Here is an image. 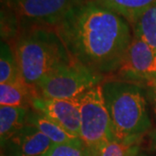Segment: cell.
Returning a JSON list of instances; mask_svg holds the SVG:
<instances>
[{"label":"cell","instance_id":"obj_1","mask_svg":"<svg viewBox=\"0 0 156 156\" xmlns=\"http://www.w3.org/2000/svg\"><path fill=\"white\" fill-rule=\"evenodd\" d=\"M53 28L73 61L102 76L116 71L133 38L130 24L95 0L75 7Z\"/></svg>","mask_w":156,"mask_h":156},{"label":"cell","instance_id":"obj_2","mask_svg":"<svg viewBox=\"0 0 156 156\" xmlns=\"http://www.w3.org/2000/svg\"><path fill=\"white\" fill-rule=\"evenodd\" d=\"M11 47L20 76L33 87L54 69L73 62L58 34L49 26L23 27Z\"/></svg>","mask_w":156,"mask_h":156},{"label":"cell","instance_id":"obj_3","mask_svg":"<svg viewBox=\"0 0 156 156\" xmlns=\"http://www.w3.org/2000/svg\"><path fill=\"white\" fill-rule=\"evenodd\" d=\"M101 87L115 139L140 140L152 127L145 87L116 79Z\"/></svg>","mask_w":156,"mask_h":156},{"label":"cell","instance_id":"obj_4","mask_svg":"<svg viewBox=\"0 0 156 156\" xmlns=\"http://www.w3.org/2000/svg\"><path fill=\"white\" fill-rule=\"evenodd\" d=\"M103 76L73 61L46 75L36 89L40 97L72 100L96 85L101 84Z\"/></svg>","mask_w":156,"mask_h":156},{"label":"cell","instance_id":"obj_5","mask_svg":"<svg viewBox=\"0 0 156 156\" xmlns=\"http://www.w3.org/2000/svg\"><path fill=\"white\" fill-rule=\"evenodd\" d=\"M81 115L80 138L90 151L114 140L110 117L101 84L87 90L77 98Z\"/></svg>","mask_w":156,"mask_h":156},{"label":"cell","instance_id":"obj_6","mask_svg":"<svg viewBox=\"0 0 156 156\" xmlns=\"http://www.w3.org/2000/svg\"><path fill=\"white\" fill-rule=\"evenodd\" d=\"M86 0H4L16 16L20 29L42 25L54 27L75 7Z\"/></svg>","mask_w":156,"mask_h":156},{"label":"cell","instance_id":"obj_7","mask_svg":"<svg viewBox=\"0 0 156 156\" xmlns=\"http://www.w3.org/2000/svg\"><path fill=\"white\" fill-rule=\"evenodd\" d=\"M115 74L116 80L140 84L148 89L156 86V52L133 35Z\"/></svg>","mask_w":156,"mask_h":156},{"label":"cell","instance_id":"obj_8","mask_svg":"<svg viewBox=\"0 0 156 156\" xmlns=\"http://www.w3.org/2000/svg\"><path fill=\"white\" fill-rule=\"evenodd\" d=\"M32 108L49 117L68 133L80 138L81 115L77 98L68 100L38 96L34 99Z\"/></svg>","mask_w":156,"mask_h":156},{"label":"cell","instance_id":"obj_9","mask_svg":"<svg viewBox=\"0 0 156 156\" xmlns=\"http://www.w3.org/2000/svg\"><path fill=\"white\" fill-rule=\"evenodd\" d=\"M53 145L37 128L26 124L1 145L2 156H44Z\"/></svg>","mask_w":156,"mask_h":156},{"label":"cell","instance_id":"obj_10","mask_svg":"<svg viewBox=\"0 0 156 156\" xmlns=\"http://www.w3.org/2000/svg\"><path fill=\"white\" fill-rule=\"evenodd\" d=\"M39 95L36 87L26 83L21 76L0 83V105L32 108V102Z\"/></svg>","mask_w":156,"mask_h":156},{"label":"cell","instance_id":"obj_11","mask_svg":"<svg viewBox=\"0 0 156 156\" xmlns=\"http://www.w3.org/2000/svg\"><path fill=\"white\" fill-rule=\"evenodd\" d=\"M27 124L32 125L42 132L54 144L73 143L80 140V138L74 136L60 127L44 114L30 108L27 117Z\"/></svg>","mask_w":156,"mask_h":156},{"label":"cell","instance_id":"obj_12","mask_svg":"<svg viewBox=\"0 0 156 156\" xmlns=\"http://www.w3.org/2000/svg\"><path fill=\"white\" fill-rule=\"evenodd\" d=\"M100 5L123 17L133 27L141 15L156 0H95Z\"/></svg>","mask_w":156,"mask_h":156},{"label":"cell","instance_id":"obj_13","mask_svg":"<svg viewBox=\"0 0 156 156\" xmlns=\"http://www.w3.org/2000/svg\"><path fill=\"white\" fill-rule=\"evenodd\" d=\"M30 110V108L0 106L1 145L27 124Z\"/></svg>","mask_w":156,"mask_h":156},{"label":"cell","instance_id":"obj_14","mask_svg":"<svg viewBox=\"0 0 156 156\" xmlns=\"http://www.w3.org/2000/svg\"><path fill=\"white\" fill-rule=\"evenodd\" d=\"M132 28L133 35L144 41L156 52V3L141 15Z\"/></svg>","mask_w":156,"mask_h":156},{"label":"cell","instance_id":"obj_15","mask_svg":"<svg viewBox=\"0 0 156 156\" xmlns=\"http://www.w3.org/2000/svg\"><path fill=\"white\" fill-rule=\"evenodd\" d=\"M139 141L114 140L104 143L94 151L89 150L92 156H138Z\"/></svg>","mask_w":156,"mask_h":156},{"label":"cell","instance_id":"obj_16","mask_svg":"<svg viewBox=\"0 0 156 156\" xmlns=\"http://www.w3.org/2000/svg\"><path fill=\"white\" fill-rule=\"evenodd\" d=\"M20 76L17 59L11 44L1 42L0 50V83H5Z\"/></svg>","mask_w":156,"mask_h":156},{"label":"cell","instance_id":"obj_17","mask_svg":"<svg viewBox=\"0 0 156 156\" xmlns=\"http://www.w3.org/2000/svg\"><path fill=\"white\" fill-rule=\"evenodd\" d=\"M44 156H89V151L80 140L73 143L54 144Z\"/></svg>","mask_w":156,"mask_h":156},{"label":"cell","instance_id":"obj_18","mask_svg":"<svg viewBox=\"0 0 156 156\" xmlns=\"http://www.w3.org/2000/svg\"><path fill=\"white\" fill-rule=\"evenodd\" d=\"M149 92V95H150L151 98V102H152V107H153V109L154 112L156 115V86L154 88H150L148 89Z\"/></svg>","mask_w":156,"mask_h":156},{"label":"cell","instance_id":"obj_19","mask_svg":"<svg viewBox=\"0 0 156 156\" xmlns=\"http://www.w3.org/2000/svg\"><path fill=\"white\" fill-rule=\"evenodd\" d=\"M151 137V147L153 150L156 152V129H154L150 134Z\"/></svg>","mask_w":156,"mask_h":156},{"label":"cell","instance_id":"obj_20","mask_svg":"<svg viewBox=\"0 0 156 156\" xmlns=\"http://www.w3.org/2000/svg\"><path fill=\"white\" fill-rule=\"evenodd\" d=\"M138 156H149V155H147V154H139Z\"/></svg>","mask_w":156,"mask_h":156},{"label":"cell","instance_id":"obj_21","mask_svg":"<svg viewBox=\"0 0 156 156\" xmlns=\"http://www.w3.org/2000/svg\"><path fill=\"white\" fill-rule=\"evenodd\" d=\"M89 156H92V155H91V154H90V153H89Z\"/></svg>","mask_w":156,"mask_h":156}]
</instances>
